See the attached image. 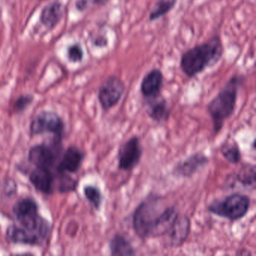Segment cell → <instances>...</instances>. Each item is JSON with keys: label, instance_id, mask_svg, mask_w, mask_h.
Here are the masks:
<instances>
[{"label": "cell", "instance_id": "obj_1", "mask_svg": "<svg viewBox=\"0 0 256 256\" xmlns=\"http://www.w3.org/2000/svg\"><path fill=\"white\" fill-rule=\"evenodd\" d=\"M164 198L158 194L146 196L134 210L132 227L140 239L160 238L167 234L180 216L174 206H164Z\"/></svg>", "mask_w": 256, "mask_h": 256}, {"label": "cell", "instance_id": "obj_2", "mask_svg": "<svg viewBox=\"0 0 256 256\" xmlns=\"http://www.w3.org/2000/svg\"><path fill=\"white\" fill-rule=\"evenodd\" d=\"M16 223L7 228L8 239L14 244L40 245L48 238V222L40 216L36 202L32 198H23L13 206Z\"/></svg>", "mask_w": 256, "mask_h": 256}, {"label": "cell", "instance_id": "obj_3", "mask_svg": "<svg viewBox=\"0 0 256 256\" xmlns=\"http://www.w3.org/2000/svg\"><path fill=\"white\" fill-rule=\"evenodd\" d=\"M224 48L218 35L184 52L180 60V68L188 78L192 79L208 68L216 66L222 58Z\"/></svg>", "mask_w": 256, "mask_h": 256}, {"label": "cell", "instance_id": "obj_4", "mask_svg": "<svg viewBox=\"0 0 256 256\" xmlns=\"http://www.w3.org/2000/svg\"><path fill=\"white\" fill-rule=\"evenodd\" d=\"M244 82V77L240 74L232 76L220 92L208 103V113L210 116L212 130L215 134L221 131L226 120L234 113L238 92Z\"/></svg>", "mask_w": 256, "mask_h": 256}, {"label": "cell", "instance_id": "obj_5", "mask_svg": "<svg viewBox=\"0 0 256 256\" xmlns=\"http://www.w3.org/2000/svg\"><path fill=\"white\" fill-rule=\"evenodd\" d=\"M250 198L246 194L234 193L220 200H215L208 206L210 214L230 221H239L250 210Z\"/></svg>", "mask_w": 256, "mask_h": 256}, {"label": "cell", "instance_id": "obj_6", "mask_svg": "<svg viewBox=\"0 0 256 256\" xmlns=\"http://www.w3.org/2000/svg\"><path fill=\"white\" fill-rule=\"evenodd\" d=\"M125 92V83L120 78L114 74L106 78L98 92V100L104 112L113 108L122 100Z\"/></svg>", "mask_w": 256, "mask_h": 256}, {"label": "cell", "instance_id": "obj_7", "mask_svg": "<svg viewBox=\"0 0 256 256\" xmlns=\"http://www.w3.org/2000/svg\"><path fill=\"white\" fill-rule=\"evenodd\" d=\"M64 131V122L62 118L50 110H44L38 113L32 119L30 124V134L32 136L50 133L56 138L62 140Z\"/></svg>", "mask_w": 256, "mask_h": 256}, {"label": "cell", "instance_id": "obj_8", "mask_svg": "<svg viewBox=\"0 0 256 256\" xmlns=\"http://www.w3.org/2000/svg\"><path fill=\"white\" fill-rule=\"evenodd\" d=\"M143 156V148L137 136L126 140L118 152V168L124 172L133 170L138 166Z\"/></svg>", "mask_w": 256, "mask_h": 256}, {"label": "cell", "instance_id": "obj_9", "mask_svg": "<svg viewBox=\"0 0 256 256\" xmlns=\"http://www.w3.org/2000/svg\"><path fill=\"white\" fill-rule=\"evenodd\" d=\"M208 163L209 158L205 154L196 152L176 163L174 167L172 174L180 178H192L199 170L206 167Z\"/></svg>", "mask_w": 256, "mask_h": 256}, {"label": "cell", "instance_id": "obj_10", "mask_svg": "<svg viewBox=\"0 0 256 256\" xmlns=\"http://www.w3.org/2000/svg\"><path fill=\"white\" fill-rule=\"evenodd\" d=\"M164 79V74L160 68L150 70L140 82V91L144 98L149 100L161 96Z\"/></svg>", "mask_w": 256, "mask_h": 256}, {"label": "cell", "instance_id": "obj_11", "mask_svg": "<svg viewBox=\"0 0 256 256\" xmlns=\"http://www.w3.org/2000/svg\"><path fill=\"white\" fill-rule=\"evenodd\" d=\"M55 146L41 144L32 146L29 150L28 160L36 167L50 168L53 167L58 157Z\"/></svg>", "mask_w": 256, "mask_h": 256}, {"label": "cell", "instance_id": "obj_12", "mask_svg": "<svg viewBox=\"0 0 256 256\" xmlns=\"http://www.w3.org/2000/svg\"><path fill=\"white\" fill-rule=\"evenodd\" d=\"M191 230V221L187 216L178 217L170 232L167 234V244L172 248L182 246L188 238Z\"/></svg>", "mask_w": 256, "mask_h": 256}, {"label": "cell", "instance_id": "obj_13", "mask_svg": "<svg viewBox=\"0 0 256 256\" xmlns=\"http://www.w3.org/2000/svg\"><path fill=\"white\" fill-rule=\"evenodd\" d=\"M85 154L80 148L76 146H71L65 151L60 162L58 166V172L60 173H77L80 170Z\"/></svg>", "mask_w": 256, "mask_h": 256}, {"label": "cell", "instance_id": "obj_14", "mask_svg": "<svg viewBox=\"0 0 256 256\" xmlns=\"http://www.w3.org/2000/svg\"><path fill=\"white\" fill-rule=\"evenodd\" d=\"M146 113L150 118L158 124L166 122L170 114V108L167 100L160 96L152 100H146Z\"/></svg>", "mask_w": 256, "mask_h": 256}, {"label": "cell", "instance_id": "obj_15", "mask_svg": "<svg viewBox=\"0 0 256 256\" xmlns=\"http://www.w3.org/2000/svg\"><path fill=\"white\" fill-rule=\"evenodd\" d=\"M30 180L38 191L44 194H50L53 191L54 176L47 168H37L31 172Z\"/></svg>", "mask_w": 256, "mask_h": 256}, {"label": "cell", "instance_id": "obj_16", "mask_svg": "<svg viewBox=\"0 0 256 256\" xmlns=\"http://www.w3.org/2000/svg\"><path fill=\"white\" fill-rule=\"evenodd\" d=\"M64 16V7L62 4L54 1L46 6L40 14V20L42 24L49 30L54 29L60 22Z\"/></svg>", "mask_w": 256, "mask_h": 256}, {"label": "cell", "instance_id": "obj_17", "mask_svg": "<svg viewBox=\"0 0 256 256\" xmlns=\"http://www.w3.org/2000/svg\"><path fill=\"white\" fill-rule=\"evenodd\" d=\"M109 250L114 256H136V250L130 240L121 233H116L109 242Z\"/></svg>", "mask_w": 256, "mask_h": 256}, {"label": "cell", "instance_id": "obj_18", "mask_svg": "<svg viewBox=\"0 0 256 256\" xmlns=\"http://www.w3.org/2000/svg\"><path fill=\"white\" fill-rule=\"evenodd\" d=\"M235 180L244 188L254 190L256 184V166L252 164H244L236 173Z\"/></svg>", "mask_w": 256, "mask_h": 256}, {"label": "cell", "instance_id": "obj_19", "mask_svg": "<svg viewBox=\"0 0 256 256\" xmlns=\"http://www.w3.org/2000/svg\"><path fill=\"white\" fill-rule=\"evenodd\" d=\"M178 0H157L149 14V20L156 22L167 16L176 6Z\"/></svg>", "mask_w": 256, "mask_h": 256}, {"label": "cell", "instance_id": "obj_20", "mask_svg": "<svg viewBox=\"0 0 256 256\" xmlns=\"http://www.w3.org/2000/svg\"><path fill=\"white\" fill-rule=\"evenodd\" d=\"M220 152L224 157V160L230 164H238L240 161V150L234 140L233 142L227 140L224 142L220 148Z\"/></svg>", "mask_w": 256, "mask_h": 256}, {"label": "cell", "instance_id": "obj_21", "mask_svg": "<svg viewBox=\"0 0 256 256\" xmlns=\"http://www.w3.org/2000/svg\"><path fill=\"white\" fill-rule=\"evenodd\" d=\"M85 197L97 210L100 209L103 202L101 190L95 186L88 185L84 188Z\"/></svg>", "mask_w": 256, "mask_h": 256}, {"label": "cell", "instance_id": "obj_22", "mask_svg": "<svg viewBox=\"0 0 256 256\" xmlns=\"http://www.w3.org/2000/svg\"><path fill=\"white\" fill-rule=\"evenodd\" d=\"M67 56L70 62H80L83 60L84 52L80 44H72L67 50Z\"/></svg>", "mask_w": 256, "mask_h": 256}, {"label": "cell", "instance_id": "obj_23", "mask_svg": "<svg viewBox=\"0 0 256 256\" xmlns=\"http://www.w3.org/2000/svg\"><path fill=\"white\" fill-rule=\"evenodd\" d=\"M34 100V96L31 95L20 96L14 103V110L18 112H23L26 107L30 104Z\"/></svg>", "mask_w": 256, "mask_h": 256}, {"label": "cell", "instance_id": "obj_24", "mask_svg": "<svg viewBox=\"0 0 256 256\" xmlns=\"http://www.w3.org/2000/svg\"><path fill=\"white\" fill-rule=\"evenodd\" d=\"M88 0H77L76 4V7L79 12H84L88 7Z\"/></svg>", "mask_w": 256, "mask_h": 256}, {"label": "cell", "instance_id": "obj_25", "mask_svg": "<svg viewBox=\"0 0 256 256\" xmlns=\"http://www.w3.org/2000/svg\"><path fill=\"white\" fill-rule=\"evenodd\" d=\"M94 44L98 48H104L108 46L107 38L104 36H98L94 41Z\"/></svg>", "mask_w": 256, "mask_h": 256}, {"label": "cell", "instance_id": "obj_26", "mask_svg": "<svg viewBox=\"0 0 256 256\" xmlns=\"http://www.w3.org/2000/svg\"><path fill=\"white\" fill-rule=\"evenodd\" d=\"M109 0H92L94 4L97 6H104L108 2Z\"/></svg>", "mask_w": 256, "mask_h": 256}]
</instances>
